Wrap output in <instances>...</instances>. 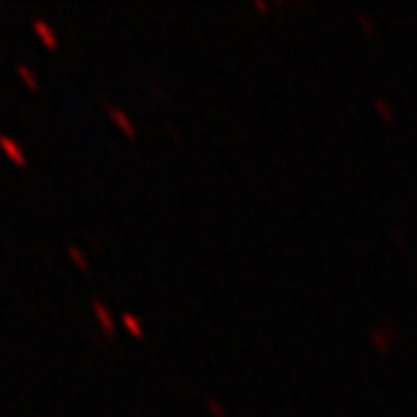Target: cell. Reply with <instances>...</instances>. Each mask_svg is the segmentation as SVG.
Returning a JSON list of instances; mask_svg holds the SVG:
<instances>
[{"mask_svg": "<svg viewBox=\"0 0 417 417\" xmlns=\"http://www.w3.org/2000/svg\"><path fill=\"white\" fill-rule=\"evenodd\" d=\"M373 109L378 111V116H380L387 125H394V123H396L394 107L385 100V98H373Z\"/></svg>", "mask_w": 417, "mask_h": 417, "instance_id": "obj_5", "label": "cell"}, {"mask_svg": "<svg viewBox=\"0 0 417 417\" xmlns=\"http://www.w3.org/2000/svg\"><path fill=\"white\" fill-rule=\"evenodd\" d=\"M17 72H19V77H21V82L28 86L30 91H39V79H37V75H35V70L33 68H28V65H24V63H19L17 65Z\"/></svg>", "mask_w": 417, "mask_h": 417, "instance_id": "obj_7", "label": "cell"}, {"mask_svg": "<svg viewBox=\"0 0 417 417\" xmlns=\"http://www.w3.org/2000/svg\"><path fill=\"white\" fill-rule=\"evenodd\" d=\"M357 24H360V28L364 30V35L376 39L378 37V28H376V21L373 17H369L367 12H357Z\"/></svg>", "mask_w": 417, "mask_h": 417, "instance_id": "obj_8", "label": "cell"}, {"mask_svg": "<svg viewBox=\"0 0 417 417\" xmlns=\"http://www.w3.org/2000/svg\"><path fill=\"white\" fill-rule=\"evenodd\" d=\"M68 255H70V260L75 262L77 269H82V271H89V269H91L89 257H86L84 250L79 248V246H75V243H70V246H68Z\"/></svg>", "mask_w": 417, "mask_h": 417, "instance_id": "obj_9", "label": "cell"}, {"mask_svg": "<svg viewBox=\"0 0 417 417\" xmlns=\"http://www.w3.org/2000/svg\"><path fill=\"white\" fill-rule=\"evenodd\" d=\"M0 151L10 158L17 167H26L28 165V158H26V151L17 139H12L10 135H0Z\"/></svg>", "mask_w": 417, "mask_h": 417, "instance_id": "obj_3", "label": "cell"}, {"mask_svg": "<svg viewBox=\"0 0 417 417\" xmlns=\"http://www.w3.org/2000/svg\"><path fill=\"white\" fill-rule=\"evenodd\" d=\"M104 109H107V116L116 123V128L121 130L125 137H130V139L137 137V125L130 118L128 111H123L121 107H116V104H104Z\"/></svg>", "mask_w": 417, "mask_h": 417, "instance_id": "obj_2", "label": "cell"}, {"mask_svg": "<svg viewBox=\"0 0 417 417\" xmlns=\"http://www.w3.org/2000/svg\"><path fill=\"white\" fill-rule=\"evenodd\" d=\"M121 322H123V327L130 332V336H135V339H144V324H142V320H139L137 315L123 313L121 315Z\"/></svg>", "mask_w": 417, "mask_h": 417, "instance_id": "obj_6", "label": "cell"}, {"mask_svg": "<svg viewBox=\"0 0 417 417\" xmlns=\"http://www.w3.org/2000/svg\"><path fill=\"white\" fill-rule=\"evenodd\" d=\"M253 5L260 12H269V3H264V0H253Z\"/></svg>", "mask_w": 417, "mask_h": 417, "instance_id": "obj_11", "label": "cell"}, {"mask_svg": "<svg viewBox=\"0 0 417 417\" xmlns=\"http://www.w3.org/2000/svg\"><path fill=\"white\" fill-rule=\"evenodd\" d=\"M91 308H93V313H95V320H98L100 332L107 336V339H114V336H116V322H114L111 311L107 308V304H104L102 299H93Z\"/></svg>", "mask_w": 417, "mask_h": 417, "instance_id": "obj_1", "label": "cell"}, {"mask_svg": "<svg viewBox=\"0 0 417 417\" xmlns=\"http://www.w3.org/2000/svg\"><path fill=\"white\" fill-rule=\"evenodd\" d=\"M33 30H35V35L39 37V42H42L46 49H58L56 28L49 21H44V19H33Z\"/></svg>", "mask_w": 417, "mask_h": 417, "instance_id": "obj_4", "label": "cell"}, {"mask_svg": "<svg viewBox=\"0 0 417 417\" xmlns=\"http://www.w3.org/2000/svg\"><path fill=\"white\" fill-rule=\"evenodd\" d=\"M204 406H207L211 417H228V410H225L223 403H218L216 399H207V401H204Z\"/></svg>", "mask_w": 417, "mask_h": 417, "instance_id": "obj_10", "label": "cell"}]
</instances>
